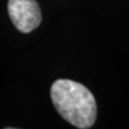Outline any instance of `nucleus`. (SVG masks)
<instances>
[{"label": "nucleus", "mask_w": 129, "mask_h": 129, "mask_svg": "<svg viewBox=\"0 0 129 129\" xmlns=\"http://www.w3.org/2000/svg\"><path fill=\"white\" fill-rule=\"evenodd\" d=\"M50 98L57 112L72 125L87 129L94 124L96 99L83 84L71 79H57L50 87Z\"/></svg>", "instance_id": "f257e3e1"}, {"label": "nucleus", "mask_w": 129, "mask_h": 129, "mask_svg": "<svg viewBox=\"0 0 129 129\" xmlns=\"http://www.w3.org/2000/svg\"><path fill=\"white\" fill-rule=\"evenodd\" d=\"M7 11L11 22L20 32H31L41 24V7L36 0H9Z\"/></svg>", "instance_id": "f03ea898"}]
</instances>
